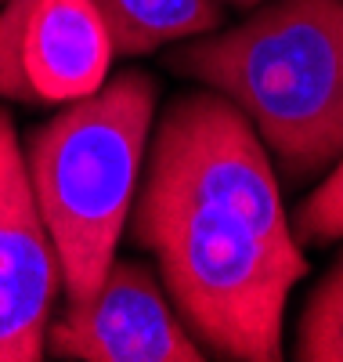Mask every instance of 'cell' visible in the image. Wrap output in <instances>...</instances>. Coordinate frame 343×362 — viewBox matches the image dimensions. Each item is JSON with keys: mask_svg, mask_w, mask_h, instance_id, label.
<instances>
[{"mask_svg": "<svg viewBox=\"0 0 343 362\" xmlns=\"http://www.w3.org/2000/svg\"><path fill=\"white\" fill-rule=\"evenodd\" d=\"M167 66L239 105L289 185L343 156V0H264L246 22L170 51Z\"/></svg>", "mask_w": 343, "mask_h": 362, "instance_id": "7a4b0ae2", "label": "cell"}, {"mask_svg": "<svg viewBox=\"0 0 343 362\" xmlns=\"http://www.w3.org/2000/svg\"><path fill=\"white\" fill-rule=\"evenodd\" d=\"M37 0H4L0 4V98H11V102H33V90L25 83L22 73V25L25 15Z\"/></svg>", "mask_w": 343, "mask_h": 362, "instance_id": "30bf717a", "label": "cell"}, {"mask_svg": "<svg viewBox=\"0 0 343 362\" xmlns=\"http://www.w3.org/2000/svg\"><path fill=\"white\" fill-rule=\"evenodd\" d=\"M160 87L141 69L109 76L29 138V185L51 232L69 300L90 297L141 185Z\"/></svg>", "mask_w": 343, "mask_h": 362, "instance_id": "3957f363", "label": "cell"}, {"mask_svg": "<svg viewBox=\"0 0 343 362\" xmlns=\"http://www.w3.org/2000/svg\"><path fill=\"white\" fill-rule=\"evenodd\" d=\"M296 243H336L343 239V156L332 163V170L325 174V181L311 192L289 221Z\"/></svg>", "mask_w": 343, "mask_h": 362, "instance_id": "9c48e42d", "label": "cell"}, {"mask_svg": "<svg viewBox=\"0 0 343 362\" xmlns=\"http://www.w3.org/2000/svg\"><path fill=\"white\" fill-rule=\"evenodd\" d=\"M47 351L76 362H203V344L138 261H112L102 286L47 326Z\"/></svg>", "mask_w": 343, "mask_h": 362, "instance_id": "277c9868", "label": "cell"}, {"mask_svg": "<svg viewBox=\"0 0 343 362\" xmlns=\"http://www.w3.org/2000/svg\"><path fill=\"white\" fill-rule=\"evenodd\" d=\"M116 54H152L221 29V0H95Z\"/></svg>", "mask_w": 343, "mask_h": 362, "instance_id": "52a82bcc", "label": "cell"}, {"mask_svg": "<svg viewBox=\"0 0 343 362\" xmlns=\"http://www.w3.org/2000/svg\"><path fill=\"white\" fill-rule=\"evenodd\" d=\"M296 358L303 362H343V257L311 293L300 315Z\"/></svg>", "mask_w": 343, "mask_h": 362, "instance_id": "ba28073f", "label": "cell"}, {"mask_svg": "<svg viewBox=\"0 0 343 362\" xmlns=\"http://www.w3.org/2000/svg\"><path fill=\"white\" fill-rule=\"evenodd\" d=\"M0 4H4V0H0Z\"/></svg>", "mask_w": 343, "mask_h": 362, "instance_id": "7c38bea8", "label": "cell"}, {"mask_svg": "<svg viewBox=\"0 0 343 362\" xmlns=\"http://www.w3.org/2000/svg\"><path fill=\"white\" fill-rule=\"evenodd\" d=\"M112 40L95 0H37L22 25V73L33 102H76L109 80Z\"/></svg>", "mask_w": 343, "mask_h": 362, "instance_id": "8992f818", "label": "cell"}, {"mask_svg": "<svg viewBox=\"0 0 343 362\" xmlns=\"http://www.w3.org/2000/svg\"><path fill=\"white\" fill-rule=\"evenodd\" d=\"M131 232L203 348L242 362L282 358L286 300L307 257L260 134L221 90H184L160 116Z\"/></svg>", "mask_w": 343, "mask_h": 362, "instance_id": "6da1fadb", "label": "cell"}, {"mask_svg": "<svg viewBox=\"0 0 343 362\" xmlns=\"http://www.w3.org/2000/svg\"><path fill=\"white\" fill-rule=\"evenodd\" d=\"M58 286V250L29 185L15 119L0 109V362L44 358Z\"/></svg>", "mask_w": 343, "mask_h": 362, "instance_id": "5b68a950", "label": "cell"}, {"mask_svg": "<svg viewBox=\"0 0 343 362\" xmlns=\"http://www.w3.org/2000/svg\"><path fill=\"white\" fill-rule=\"evenodd\" d=\"M221 4H231V8H242V11H249V8L264 4V0H221Z\"/></svg>", "mask_w": 343, "mask_h": 362, "instance_id": "8fae6325", "label": "cell"}]
</instances>
